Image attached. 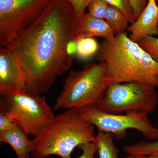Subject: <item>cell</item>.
<instances>
[{
  "instance_id": "obj_1",
  "label": "cell",
  "mask_w": 158,
  "mask_h": 158,
  "mask_svg": "<svg viewBox=\"0 0 158 158\" xmlns=\"http://www.w3.org/2000/svg\"><path fill=\"white\" fill-rule=\"evenodd\" d=\"M76 18L66 0H52L36 22L5 46L19 63L26 92L41 95L70 68L80 39Z\"/></svg>"
},
{
  "instance_id": "obj_2",
  "label": "cell",
  "mask_w": 158,
  "mask_h": 158,
  "mask_svg": "<svg viewBox=\"0 0 158 158\" xmlns=\"http://www.w3.org/2000/svg\"><path fill=\"white\" fill-rule=\"evenodd\" d=\"M97 59L106 63L112 83L139 82L158 88V62L127 32L104 39Z\"/></svg>"
},
{
  "instance_id": "obj_3",
  "label": "cell",
  "mask_w": 158,
  "mask_h": 158,
  "mask_svg": "<svg viewBox=\"0 0 158 158\" xmlns=\"http://www.w3.org/2000/svg\"><path fill=\"white\" fill-rule=\"evenodd\" d=\"M94 126L80 116L77 110H67L55 116L50 124L32 140V158L51 155L71 158L75 148L95 139Z\"/></svg>"
},
{
  "instance_id": "obj_4",
  "label": "cell",
  "mask_w": 158,
  "mask_h": 158,
  "mask_svg": "<svg viewBox=\"0 0 158 158\" xmlns=\"http://www.w3.org/2000/svg\"><path fill=\"white\" fill-rule=\"evenodd\" d=\"M111 83L104 62L89 63L81 70L71 71L56 100L54 110H78L90 105L96 106Z\"/></svg>"
},
{
  "instance_id": "obj_5",
  "label": "cell",
  "mask_w": 158,
  "mask_h": 158,
  "mask_svg": "<svg viewBox=\"0 0 158 158\" xmlns=\"http://www.w3.org/2000/svg\"><path fill=\"white\" fill-rule=\"evenodd\" d=\"M0 111L28 135H39L55 117L45 97L26 91L1 94Z\"/></svg>"
},
{
  "instance_id": "obj_6",
  "label": "cell",
  "mask_w": 158,
  "mask_h": 158,
  "mask_svg": "<svg viewBox=\"0 0 158 158\" xmlns=\"http://www.w3.org/2000/svg\"><path fill=\"white\" fill-rule=\"evenodd\" d=\"M156 88L139 82L111 83L95 106L101 111L111 114L139 112L148 114L157 106Z\"/></svg>"
},
{
  "instance_id": "obj_7",
  "label": "cell",
  "mask_w": 158,
  "mask_h": 158,
  "mask_svg": "<svg viewBox=\"0 0 158 158\" xmlns=\"http://www.w3.org/2000/svg\"><path fill=\"white\" fill-rule=\"evenodd\" d=\"M77 111L82 118L96 127L98 131L111 133L118 140L125 138L129 129L139 131L148 140H158V128L152 124L146 113L111 114L101 111L94 105Z\"/></svg>"
},
{
  "instance_id": "obj_8",
  "label": "cell",
  "mask_w": 158,
  "mask_h": 158,
  "mask_svg": "<svg viewBox=\"0 0 158 158\" xmlns=\"http://www.w3.org/2000/svg\"><path fill=\"white\" fill-rule=\"evenodd\" d=\"M52 0H0V46H6L39 19Z\"/></svg>"
},
{
  "instance_id": "obj_9",
  "label": "cell",
  "mask_w": 158,
  "mask_h": 158,
  "mask_svg": "<svg viewBox=\"0 0 158 158\" xmlns=\"http://www.w3.org/2000/svg\"><path fill=\"white\" fill-rule=\"evenodd\" d=\"M26 91L23 74L16 57L6 47L0 48V93L11 94Z\"/></svg>"
},
{
  "instance_id": "obj_10",
  "label": "cell",
  "mask_w": 158,
  "mask_h": 158,
  "mask_svg": "<svg viewBox=\"0 0 158 158\" xmlns=\"http://www.w3.org/2000/svg\"><path fill=\"white\" fill-rule=\"evenodd\" d=\"M130 39L139 43L144 37L158 35V5L156 0H148L139 17L129 26Z\"/></svg>"
},
{
  "instance_id": "obj_11",
  "label": "cell",
  "mask_w": 158,
  "mask_h": 158,
  "mask_svg": "<svg viewBox=\"0 0 158 158\" xmlns=\"http://www.w3.org/2000/svg\"><path fill=\"white\" fill-rule=\"evenodd\" d=\"M75 27L76 34L79 38L101 37L110 39L115 35L104 19L95 18L88 13L84 12L77 16Z\"/></svg>"
},
{
  "instance_id": "obj_12",
  "label": "cell",
  "mask_w": 158,
  "mask_h": 158,
  "mask_svg": "<svg viewBox=\"0 0 158 158\" xmlns=\"http://www.w3.org/2000/svg\"><path fill=\"white\" fill-rule=\"evenodd\" d=\"M17 125L14 123L9 130L0 133V142L9 144L18 158H31L32 140Z\"/></svg>"
},
{
  "instance_id": "obj_13",
  "label": "cell",
  "mask_w": 158,
  "mask_h": 158,
  "mask_svg": "<svg viewBox=\"0 0 158 158\" xmlns=\"http://www.w3.org/2000/svg\"><path fill=\"white\" fill-rule=\"evenodd\" d=\"M111 133L98 131L94 142L96 145L98 158H119V151L116 147Z\"/></svg>"
},
{
  "instance_id": "obj_14",
  "label": "cell",
  "mask_w": 158,
  "mask_h": 158,
  "mask_svg": "<svg viewBox=\"0 0 158 158\" xmlns=\"http://www.w3.org/2000/svg\"><path fill=\"white\" fill-rule=\"evenodd\" d=\"M104 20L115 34L126 33L130 23L127 18L120 10L110 5L105 14Z\"/></svg>"
},
{
  "instance_id": "obj_15",
  "label": "cell",
  "mask_w": 158,
  "mask_h": 158,
  "mask_svg": "<svg viewBox=\"0 0 158 158\" xmlns=\"http://www.w3.org/2000/svg\"><path fill=\"white\" fill-rule=\"evenodd\" d=\"M123 151L128 155L143 156L158 154V140L142 141L125 146Z\"/></svg>"
},
{
  "instance_id": "obj_16",
  "label": "cell",
  "mask_w": 158,
  "mask_h": 158,
  "mask_svg": "<svg viewBox=\"0 0 158 158\" xmlns=\"http://www.w3.org/2000/svg\"><path fill=\"white\" fill-rule=\"evenodd\" d=\"M99 45L93 37L81 38L78 41L77 56L81 59H88L97 52Z\"/></svg>"
},
{
  "instance_id": "obj_17",
  "label": "cell",
  "mask_w": 158,
  "mask_h": 158,
  "mask_svg": "<svg viewBox=\"0 0 158 158\" xmlns=\"http://www.w3.org/2000/svg\"><path fill=\"white\" fill-rule=\"evenodd\" d=\"M108 5L114 6L123 13L128 19L130 23H133L136 19L129 0H104Z\"/></svg>"
},
{
  "instance_id": "obj_18",
  "label": "cell",
  "mask_w": 158,
  "mask_h": 158,
  "mask_svg": "<svg viewBox=\"0 0 158 158\" xmlns=\"http://www.w3.org/2000/svg\"><path fill=\"white\" fill-rule=\"evenodd\" d=\"M108 6L104 0H91L88 6V13L95 18L104 19Z\"/></svg>"
},
{
  "instance_id": "obj_19",
  "label": "cell",
  "mask_w": 158,
  "mask_h": 158,
  "mask_svg": "<svg viewBox=\"0 0 158 158\" xmlns=\"http://www.w3.org/2000/svg\"><path fill=\"white\" fill-rule=\"evenodd\" d=\"M138 44L158 62V37L148 36L140 40Z\"/></svg>"
},
{
  "instance_id": "obj_20",
  "label": "cell",
  "mask_w": 158,
  "mask_h": 158,
  "mask_svg": "<svg viewBox=\"0 0 158 158\" xmlns=\"http://www.w3.org/2000/svg\"><path fill=\"white\" fill-rule=\"evenodd\" d=\"M78 148L82 150V153L77 158H95L97 149L94 142H87L80 145Z\"/></svg>"
},
{
  "instance_id": "obj_21",
  "label": "cell",
  "mask_w": 158,
  "mask_h": 158,
  "mask_svg": "<svg viewBox=\"0 0 158 158\" xmlns=\"http://www.w3.org/2000/svg\"><path fill=\"white\" fill-rule=\"evenodd\" d=\"M73 7L77 16H79L85 12L86 8L91 0H66Z\"/></svg>"
},
{
  "instance_id": "obj_22",
  "label": "cell",
  "mask_w": 158,
  "mask_h": 158,
  "mask_svg": "<svg viewBox=\"0 0 158 158\" xmlns=\"http://www.w3.org/2000/svg\"><path fill=\"white\" fill-rule=\"evenodd\" d=\"M136 20L139 17L145 9L148 0H129Z\"/></svg>"
},
{
  "instance_id": "obj_23",
  "label": "cell",
  "mask_w": 158,
  "mask_h": 158,
  "mask_svg": "<svg viewBox=\"0 0 158 158\" xmlns=\"http://www.w3.org/2000/svg\"><path fill=\"white\" fill-rule=\"evenodd\" d=\"M14 124L9 116L0 111V133L9 130Z\"/></svg>"
},
{
  "instance_id": "obj_24",
  "label": "cell",
  "mask_w": 158,
  "mask_h": 158,
  "mask_svg": "<svg viewBox=\"0 0 158 158\" xmlns=\"http://www.w3.org/2000/svg\"><path fill=\"white\" fill-rule=\"evenodd\" d=\"M125 158H158V154L143 156L128 155Z\"/></svg>"
},
{
  "instance_id": "obj_25",
  "label": "cell",
  "mask_w": 158,
  "mask_h": 158,
  "mask_svg": "<svg viewBox=\"0 0 158 158\" xmlns=\"http://www.w3.org/2000/svg\"><path fill=\"white\" fill-rule=\"evenodd\" d=\"M157 3L158 5V0H156Z\"/></svg>"
}]
</instances>
